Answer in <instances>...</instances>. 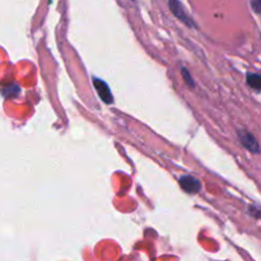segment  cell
Wrapping results in <instances>:
<instances>
[{
  "mask_svg": "<svg viewBox=\"0 0 261 261\" xmlns=\"http://www.w3.org/2000/svg\"><path fill=\"white\" fill-rule=\"evenodd\" d=\"M237 134H239V139H240V142H241V144L244 145V147L246 148L249 152L255 153V154L260 153L259 143H257V140L255 139V137L251 134V133L241 129V130H239V133H237Z\"/></svg>",
  "mask_w": 261,
  "mask_h": 261,
  "instance_id": "6da1fadb",
  "label": "cell"
},
{
  "mask_svg": "<svg viewBox=\"0 0 261 261\" xmlns=\"http://www.w3.org/2000/svg\"><path fill=\"white\" fill-rule=\"evenodd\" d=\"M170 9L181 22H184L189 27H195V23L190 19V17L185 12V9H184L182 5H181V3L178 0H170Z\"/></svg>",
  "mask_w": 261,
  "mask_h": 261,
  "instance_id": "7a4b0ae2",
  "label": "cell"
},
{
  "mask_svg": "<svg viewBox=\"0 0 261 261\" xmlns=\"http://www.w3.org/2000/svg\"><path fill=\"white\" fill-rule=\"evenodd\" d=\"M93 84H94V88H96L97 93H98V96L101 97V99L105 102V103H111V102L114 101V98H112V93H111V91H110V88H109V86H107L106 82L101 81V79H98V78H94Z\"/></svg>",
  "mask_w": 261,
  "mask_h": 261,
  "instance_id": "3957f363",
  "label": "cell"
},
{
  "mask_svg": "<svg viewBox=\"0 0 261 261\" xmlns=\"http://www.w3.org/2000/svg\"><path fill=\"white\" fill-rule=\"evenodd\" d=\"M180 186L188 194H196L201 189L200 181L193 176H182L180 178Z\"/></svg>",
  "mask_w": 261,
  "mask_h": 261,
  "instance_id": "277c9868",
  "label": "cell"
},
{
  "mask_svg": "<svg viewBox=\"0 0 261 261\" xmlns=\"http://www.w3.org/2000/svg\"><path fill=\"white\" fill-rule=\"evenodd\" d=\"M246 81L251 88L261 91V75H259V74H247Z\"/></svg>",
  "mask_w": 261,
  "mask_h": 261,
  "instance_id": "5b68a950",
  "label": "cell"
},
{
  "mask_svg": "<svg viewBox=\"0 0 261 261\" xmlns=\"http://www.w3.org/2000/svg\"><path fill=\"white\" fill-rule=\"evenodd\" d=\"M181 74H182V78H184V81H185V83L188 84L190 88H194V87H195V83H194L193 78H191V74L189 73V70L185 68V66H182V68H181Z\"/></svg>",
  "mask_w": 261,
  "mask_h": 261,
  "instance_id": "8992f818",
  "label": "cell"
},
{
  "mask_svg": "<svg viewBox=\"0 0 261 261\" xmlns=\"http://www.w3.org/2000/svg\"><path fill=\"white\" fill-rule=\"evenodd\" d=\"M252 9L256 13H261V0H250Z\"/></svg>",
  "mask_w": 261,
  "mask_h": 261,
  "instance_id": "52a82bcc",
  "label": "cell"
},
{
  "mask_svg": "<svg viewBox=\"0 0 261 261\" xmlns=\"http://www.w3.org/2000/svg\"><path fill=\"white\" fill-rule=\"evenodd\" d=\"M250 213L255 217V218H261V211L255 208V206H250Z\"/></svg>",
  "mask_w": 261,
  "mask_h": 261,
  "instance_id": "ba28073f",
  "label": "cell"
}]
</instances>
